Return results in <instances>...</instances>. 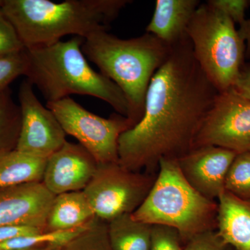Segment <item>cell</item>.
Instances as JSON below:
<instances>
[{
	"instance_id": "25",
	"label": "cell",
	"mask_w": 250,
	"mask_h": 250,
	"mask_svg": "<svg viewBox=\"0 0 250 250\" xmlns=\"http://www.w3.org/2000/svg\"><path fill=\"white\" fill-rule=\"evenodd\" d=\"M24 49L14 26L0 11V57L22 52Z\"/></svg>"
},
{
	"instance_id": "20",
	"label": "cell",
	"mask_w": 250,
	"mask_h": 250,
	"mask_svg": "<svg viewBox=\"0 0 250 250\" xmlns=\"http://www.w3.org/2000/svg\"><path fill=\"white\" fill-rule=\"evenodd\" d=\"M90 222L80 228L66 231H42L35 234L18 237L0 243V250H28L49 245L64 246L83 232Z\"/></svg>"
},
{
	"instance_id": "33",
	"label": "cell",
	"mask_w": 250,
	"mask_h": 250,
	"mask_svg": "<svg viewBox=\"0 0 250 250\" xmlns=\"http://www.w3.org/2000/svg\"><path fill=\"white\" fill-rule=\"evenodd\" d=\"M234 250L232 248H231V247L228 246V248H226V250Z\"/></svg>"
},
{
	"instance_id": "3",
	"label": "cell",
	"mask_w": 250,
	"mask_h": 250,
	"mask_svg": "<svg viewBox=\"0 0 250 250\" xmlns=\"http://www.w3.org/2000/svg\"><path fill=\"white\" fill-rule=\"evenodd\" d=\"M83 40L74 36L52 45L25 49L26 79L36 87L47 103L71 95H88L103 100L118 114L127 118V100L111 80L95 71L82 51Z\"/></svg>"
},
{
	"instance_id": "11",
	"label": "cell",
	"mask_w": 250,
	"mask_h": 250,
	"mask_svg": "<svg viewBox=\"0 0 250 250\" xmlns=\"http://www.w3.org/2000/svg\"><path fill=\"white\" fill-rule=\"evenodd\" d=\"M236 155L225 148L202 146L177 161L188 183L202 196L216 201L225 191L227 174Z\"/></svg>"
},
{
	"instance_id": "28",
	"label": "cell",
	"mask_w": 250,
	"mask_h": 250,
	"mask_svg": "<svg viewBox=\"0 0 250 250\" xmlns=\"http://www.w3.org/2000/svg\"><path fill=\"white\" fill-rule=\"evenodd\" d=\"M42 229L27 225H5L0 227V243L10 241L18 237L42 232Z\"/></svg>"
},
{
	"instance_id": "21",
	"label": "cell",
	"mask_w": 250,
	"mask_h": 250,
	"mask_svg": "<svg viewBox=\"0 0 250 250\" xmlns=\"http://www.w3.org/2000/svg\"><path fill=\"white\" fill-rule=\"evenodd\" d=\"M107 226L106 222L95 217L83 232L58 250H112Z\"/></svg>"
},
{
	"instance_id": "17",
	"label": "cell",
	"mask_w": 250,
	"mask_h": 250,
	"mask_svg": "<svg viewBox=\"0 0 250 250\" xmlns=\"http://www.w3.org/2000/svg\"><path fill=\"white\" fill-rule=\"evenodd\" d=\"M47 159L17 149L0 154V188L21 184L42 182Z\"/></svg>"
},
{
	"instance_id": "23",
	"label": "cell",
	"mask_w": 250,
	"mask_h": 250,
	"mask_svg": "<svg viewBox=\"0 0 250 250\" xmlns=\"http://www.w3.org/2000/svg\"><path fill=\"white\" fill-rule=\"evenodd\" d=\"M27 57L25 49L22 52L0 57V92L9 88L18 77L25 76Z\"/></svg>"
},
{
	"instance_id": "1",
	"label": "cell",
	"mask_w": 250,
	"mask_h": 250,
	"mask_svg": "<svg viewBox=\"0 0 250 250\" xmlns=\"http://www.w3.org/2000/svg\"><path fill=\"white\" fill-rule=\"evenodd\" d=\"M219 90L199 65L186 36L171 46L146 93L144 113L119 139V164L134 172L156 174L161 159L190 152Z\"/></svg>"
},
{
	"instance_id": "31",
	"label": "cell",
	"mask_w": 250,
	"mask_h": 250,
	"mask_svg": "<svg viewBox=\"0 0 250 250\" xmlns=\"http://www.w3.org/2000/svg\"><path fill=\"white\" fill-rule=\"evenodd\" d=\"M61 246H54V245H49L42 247H38V248H31V249L23 250H58L61 248Z\"/></svg>"
},
{
	"instance_id": "14",
	"label": "cell",
	"mask_w": 250,
	"mask_h": 250,
	"mask_svg": "<svg viewBox=\"0 0 250 250\" xmlns=\"http://www.w3.org/2000/svg\"><path fill=\"white\" fill-rule=\"evenodd\" d=\"M200 4L198 0H157L146 33L174 45L187 36L188 26Z\"/></svg>"
},
{
	"instance_id": "8",
	"label": "cell",
	"mask_w": 250,
	"mask_h": 250,
	"mask_svg": "<svg viewBox=\"0 0 250 250\" xmlns=\"http://www.w3.org/2000/svg\"><path fill=\"white\" fill-rule=\"evenodd\" d=\"M57 117L65 134L70 135L93 156L98 164L119 162V139L134 126L118 113L103 118L85 109L71 98L46 105Z\"/></svg>"
},
{
	"instance_id": "18",
	"label": "cell",
	"mask_w": 250,
	"mask_h": 250,
	"mask_svg": "<svg viewBox=\"0 0 250 250\" xmlns=\"http://www.w3.org/2000/svg\"><path fill=\"white\" fill-rule=\"evenodd\" d=\"M108 224V238L112 250H150L152 225L125 214Z\"/></svg>"
},
{
	"instance_id": "24",
	"label": "cell",
	"mask_w": 250,
	"mask_h": 250,
	"mask_svg": "<svg viewBox=\"0 0 250 250\" xmlns=\"http://www.w3.org/2000/svg\"><path fill=\"white\" fill-rule=\"evenodd\" d=\"M182 243L177 230L164 225H152L150 250H182Z\"/></svg>"
},
{
	"instance_id": "16",
	"label": "cell",
	"mask_w": 250,
	"mask_h": 250,
	"mask_svg": "<svg viewBox=\"0 0 250 250\" xmlns=\"http://www.w3.org/2000/svg\"><path fill=\"white\" fill-rule=\"evenodd\" d=\"M95 218L83 191L56 195L49 210L46 231H66L83 226Z\"/></svg>"
},
{
	"instance_id": "26",
	"label": "cell",
	"mask_w": 250,
	"mask_h": 250,
	"mask_svg": "<svg viewBox=\"0 0 250 250\" xmlns=\"http://www.w3.org/2000/svg\"><path fill=\"white\" fill-rule=\"evenodd\" d=\"M207 3L239 25L246 21V11L250 6V0H209Z\"/></svg>"
},
{
	"instance_id": "13",
	"label": "cell",
	"mask_w": 250,
	"mask_h": 250,
	"mask_svg": "<svg viewBox=\"0 0 250 250\" xmlns=\"http://www.w3.org/2000/svg\"><path fill=\"white\" fill-rule=\"evenodd\" d=\"M98 163L83 146L67 142L47 158L42 183L58 195L82 191L93 178Z\"/></svg>"
},
{
	"instance_id": "9",
	"label": "cell",
	"mask_w": 250,
	"mask_h": 250,
	"mask_svg": "<svg viewBox=\"0 0 250 250\" xmlns=\"http://www.w3.org/2000/svg\"><path fill=\"white\" fill-rule=\"evenodd\" d=\"M216 146L250 152V100L229 88L219 92L197 131L192 148Z\"/></svg>"
},
{
	"instance_id": "32",
	"label": "cell",
	"mask_w": 250,
	"mask_h": 250,
	"mask_svg": "<svg viewBox=\"0 0 250 250\" xmlns=\"http://www.w3.org/2000/svg\"><path fill=\"white\" fill-rule=\"evenodd\" d=\"M3 0H0V11H1V6H2Z\"/></svg>"
},
{
	"instance_id": "15",
	"label": "cell",
	"mask_w": 250,
	"mask_h": 250,
	"mask_svg": "<svg viewBox=\"0 0 250 250\" xmlns=\"http://www.w3.org/2000/svg\"><path fill=\"white\" fill-rule=\"evenodd\" d=\"M216 231L234 250H250V203L226 191L218 200Z\"/></svg>"
},
{
	"instance_id": "10",
	"label": "cell",
	"mask_w": 250,
	"mask_h": 250,
	"mask_svg": "<svg viewBox=\"0 0 250 250\" xmlns=\"http://www.w3.org/2000/svg\"><path fill=\"white\" fill-rule=\"evenodd\" d=\"M18 100L21 121L16 149L47 159L67 142V134L53 112L41 103L27 79L20 85Z\"/></svg>"
},
{
	"instance_id": "5",
	"label": "cell",
	"mask_w": 250,
	"mask_h": 250,
	"mask_svg": "<svg viewBox=\"0 0 250 250\" xmlns=\"http://www.w3.org/2000/svg\"><path fill=\"white\" fill-rule=\"evenodd\" d=\"M131 215L141 223L174 229L186 244L197 235L216 230L218 202L188 183L176 159H163L150 191Z\"/></svg>"
},
{
	"instance_id": "12",
	"label": "cell",
	"mask_w": 250,
	"mask_h": 250,
	"mask_svg": "<svg viewBox=\"0 0 250 250\" xmlns=\"http://www.w3.org/2000/svg\"><path fill=\"white\" fill-rule=\"evenodd\" d=\"M55 196L42 182L1 188L0 227L27 225L45 231Z\"/></svg>"
},
{
	"instance_id": "30",
	"label": "cell",
	"mask_w": 250,
	"mask_h": 250,
	"mask_svg": "<svg viewBox=\"0 0 250 250\" xmlns=\"http://www.w3.org/2000/svg\"><path fill=\"white\" fill-rule=\"evenodd\" d=\"M238 33L245 42L246 45V57H250V18L246 20L243 24L240 25Z\"/></svg>"
},
{
	"instance_id": "19",
	"label": "cell",
	"mask_w": 250,
	"mask_h": 250,
	"mask_svg": "<svg viewBox=\"0 0 250 250\" xmlns=\"http://www.w3.org/2000/svg\"><path fill=\"white\" fill-rule=\"evenodd\" d=\"M21 110L9 88L0 93V154L16 149L20 128Z\"/></svg>"
},
{
	"instance_id": "34",
	"label": "cell",
	"mask_w": 250,
	"mask_h": 250,
	"mask_svg": "<svg viewBox=\"0 0 250 250\" xmlns=\"http://www.w3.org/2000/svg\"><path fill=\"white\" fill-rule=\"evenodd\" d=\"M1 92H0V93H1Z\"/></svg>"
},
{
	"instance_id": "29",
	"label": "cell",
	"mask_w": 250,
	"mask_h": 250,
	"mask_svg": "<svg viewBox=\"0 0 250 250\" xmlns=\"http://www.w3.org/2000/svg\"><path fill=\"white\" fill-rule=\"evenodd\" d=\"M233 88L242 96L250 100V62H245L242 67Z\"/></svg>"
},
{
	"instance_id": "27",
	"label": "cell",
	"mask_w": 250,
	"mask_h": 250,
	"mask_svg": "<svg viewBox=\"0 0 250 250\" xmlns=\"http://www.w3.org/2000/svg\"><path fill=\"white\" fill-rule=\"evenodd\" d=\"M228 247L216 230H210L193 237L182 250H225Z\"/></svg>"
},
{
	"instance_id": "6",
	"label": "cell",
	"mask_w": 250,
	"mask_h": 250,
	"mask_svg": "<svg viewBox=\"0 0 250 250\" xmlns=\"http://www.w3.org/2000/svg\"><path fill=\"white\" fill-rule=\"evenodd\" d=\"M199 65L219 92L232 88L245 63L246 44L226 15L207 3L199 6L188 26Z\"/></svg>"
},
{
	"instance_id": "7",
	"label": "cell",
	"mask_w": 250,
	"mask_h": 250,
	"mask_svg": "<svg viewBox=\"0 0 250 250\" xmlns=\"http://www.w3.org/2000/svg\"><path fill=\"white\" fill-rule=\"evenodd\" d=\"M156 177L127 170L119 162L98 164L93 178L82 191L95 217L108 223L132 214L146 200Z\"/></svg>"
},
{
	"instance_id": "4",
	"label": "cell",
	"mask_w": 250,
	"mask_h": 250,
	"mask_svg": "<svg viewBox=\"0 0 250 250\" xmlns=\"http://www.w3.org/2000/svg\"><path fill=\"white\" fill-rule=\"evenodd\" d=\"M82 49L86 59L123 92L129 104L127 118L134 126L143 116L150 81L167 60L171 46L148 33L121 39L102 29L85 38Z\"/></svg>"
},
{
	"instance_id": "22",
	"label": "cell",
	"mask_w": 250,
	"mask_h": 250,
	"mask_svg": "<svg viewBox=\"0 0 250 250\" xmlns=\"http://www.w3.org/2000/svg\"><path fill=\"white\" fill-rule=\"evenodd\" d=\"M225 190L250 203V152L237 154L227 174Z\"/></svg>"
},
{
	"instance_id": "2",
	"label": "cell",
	"mask_w": 250,
	"mask_h": 250,
	"mask_svg": "<svg viewBox=\"0 0 250 250\" xmlns=\"http://www.w3.org/2000/svg\"><path fill=\"white\" fill-rule=\"evenodd\" d=\"M129 0H3L1 11L25 49L52 45L64 36L82 39L108 29Z\"/></svg>"
}]
</instances>
